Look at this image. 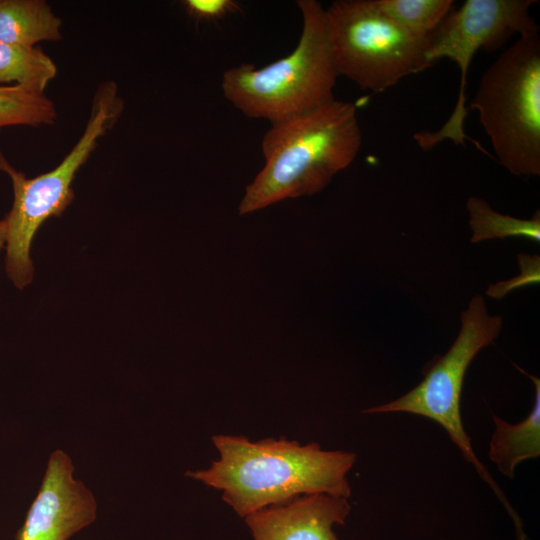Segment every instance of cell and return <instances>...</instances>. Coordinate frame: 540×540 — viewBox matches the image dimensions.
Returning a JSON list of instances; mask_svg holds the SVG:
<instances>
[{"label": "cell", "mask_w": 540, "mask_h": 540, "mask_svg": "<svg viewBox=\"0 0 540 540\" xmlns=\"http://www.w3.org/2000/svg\"><path fill=\"white\" fill-rule=\"evenodd\" d=\"M212 441L219 459L206 470L186 475L222 491V499L240 517L307 494L351 495L347 473L356 461L354 453L286 438L252 442L243 436L215 435Z\"/></svg>", "instance_id": "1"}, {"label": "cell", "mask_w": 540, "mask_h": 540, "mask_svg": "<svg viewBox=\"0 0 540 540\" xmlns=\"http://www.w3.org/2000/svg\"><path fill=\"white\" fill-rule=\"evenodd\" d=\"M361 143L356 107L336 99L271 125L262 139L265 165L246 187L239 213L320 192L353 162Z\"/></svg>", "instance_id": "2"}, {"label": "cell", "mask_w": 540, "mask_h": 540, "mask_svg": "<svg viewBox=\"0 0 540 540\" xmlns=\"http://www.w3.org/2000/svg\"><path fill=\"white\" fill-rule=\"evenodd\" d=\"M302 32L286 57L256 68L242 64L222 76L225 98L249 118L277 124L334 100L339 76L328 40L325 9L316 0H299Z\"/></svg>", "instance_id": "3"}, {"label": "cell", "mask_w": 540, "mask_h": 540, "mask_svg": "<svg viewBox=\"0 0 540 540\" xmlns=\"http://www.w3.org/2000/svg\"><path fill=\"white\" fill-rule=\"evenodd\" d=\"M470 109L510 173L540 175V36H520L486 69Z\"/></svg>", "instance_id": "4"}, {"label": "cell", "mask_w": 540, "mask_h": 540, "mask_svg": "<svg viewBox=\"0 0 540 540\" xmlns=\"http://www.w3.org/2000/svg\"><path fill=\"white\" fill-rule=\"evenodd\" d=\"M123 108L113 82L96 91L86 127L64 159L51 171L27 178L16 170L0 150V171L13 186L12 208L6 222L5 269L13 284L23 289L33 279L30 258L32 240L39 227L50 217H59L74 198L72 181L97 146L98 139L116 122Z\"/></svg>", "instance_id": "5"}, {"label": "cell", "mask_w": 540, "mask_h": 540, "mask_svg": "<svg viewBox=\"0 0 540 540\" xmlns=\"http://www.w3.org/2000/svg\"><path fill=\"white\" fill-rule=\"evenodd\" d=\"M338 75L362 90L381 93L433 66L429 36L414 35L387 17L375 0H338L325 9Z\"/></svg>", "instance_id": "6"}, {"label": "cell", "mask_w": 540, "mask_h": 540, "mask_svg": "<svg viewBox=\"0 0 540 540\" xmlns=\"http://www.w3.org/2000/svg\"><path fill=\"white\" fill-rule=\"evenodd\" d=\"M503 319L488 313L482 295H475L468 308L461 313V328L452 346L436 360L424 379L403 396L366 410L367 414L406 412L427 417L442 426L465 459L474 465L480 477L490 486L514 525L521 522L505 494L477 458L470 437L465 432L460 413V399L464 378L477 353L498 337Z\"/></svg>", "instance_id": "7"}, {"label": "cell", "mask_w": 540, "mask_h": 540, "mask_svg": "<svg viewBox=\"0 0 540 540\" xmlns=\"http://www.w3.org/2000/svg\"><path fill=\"white\" fill-rule=\"evenodd\" d=\"M536 0H466L452 10L429 36L428 59L432 65L442 58L453 60L460 68L459 95L453 112L443 126L434 132L414 135L423 150H429L446 139L465 146L471 140L464 132L468 108L466 103L467 72L479 49L493 52L513 34H537L539 26L530 15Z\"/></svg>", "instance_id": "8"}, {"label": "cell", "mask_w": 540, "mask_h": 540, "mask_svg": "<svg viewBox=\"0 0 540 540\" xmlns=\"http://www.w3.org/2000/svg\"><path fill=\"white\" fill-rule=\"evenodd\" d=\"M73 471L66 453L56 450L51 454L17 540H68L94 522L95 499L80 481L73 479Z\"/></svg>", "instance_id": "9"}, {"label": "cell", "mask_w": 540, "mask_h": 540, "mask_svg": "<svg viewBox=\"0 0 540 540\" xmlns=\"http://www.w3.org/2000/svg\"><path fill=\"white\" fill-rule=\"evenodd\" d=\"M351 511L347 498L326 493L296 497L245 517L254 540H340L333 526Z\"/></svg>", "instance_id": "10"}, {"label": "cell", "mask_w": 540, "mask_h": 540, "mask_svg": "<svg viewBox=\"0 0 540 540\" xmlns=\"http://www.w3.org/2000/svg\"><path fill=\"white\" fill-rule=\"evenodd\" d=\"M515 367L530 378L535 387L534 404L529 415L519 423L510 424L494 415V432L489 444V459L503 475L514 478L515 467L540 455V380Z\"/></svg>", "instance_id": "11"}, {"label": "cell", "mask_w": 540, "mask_h": 540, "mask_svg": "<svg viewBox=\"0 0 540 540\" xmlns=\"http://www.w3.org/2000/svg\"><path fill=\"white\" fill-rule=\"evenodd\" d=\"M62 21L42 0H0V42L33 47L61 39Z\"/></svg>", "instance_id": "12"}, {"label": "cell", "mask_w": 540, "mask_h": 540, "mask_svg": "<svg viewBox=\"0 0 540 540\" xmlns=\"http://www.w3.org/2000/svg\"><path fill=\"white\" fill-rule=\"evenodd\" d=\"M56 73L54 61L40 47L0 42V83L14 82L44 93Z\"/></svg>", "instance_id": "13"}, {"label": "cell", "mask_w": 540, "mask_h": 540, "mask_svg": "<svg viewBox=\"0 0 540 540\" xmlns=\"http://www.w3.org/2000/svg\"><path fill=\"white\" fill-rule=\"evenodd\" d=\"M466 207L470 215L472 243L507 237H521L540 242L539 210L531 219H519L496 212L485 200L474 196L468 198Z\"/></svg>", "instance_id": "14"}, {"label": "cell", "mask_w": 540, "mask_h": 540, "mask_svg": "<svg viewBox=\"0 0 540 540\" xmlns=\"http://www.w3.org/2000/svg\"><path fill=\"white\" fill-rule=\"evenodd\" d=\"M57 118L53 102L21 85H0V131L9 126L51 125Z\"/></svg>", "instance_id": "15"}, {"label": "cell", "mask_w": 540, "mask_h": 540, "mask_svg": "<svg viewBox=\"0 0 540 540\" xmlns=\"http://www.w3.org/2000/svg\"><path fill=\"white\" fill-rule=\"evenodd\" d=\"M377 7L406 31L429 36L453 10V0H375Z\"/></svg>", "instance_id": "16"}, {"label": "cell", "mask_w": 540, "mask_h": 540, "mask_svg": "<svg viewBox=\"0 0 540 540\" xmlns=\"http://www.w3.org/2000/svg\"><path fill=\"white\" fill-rule=\"evenodd\" d=\"M517 258L521 273L512 279L489 285L486 292L488 296L501 299L517 288L539 283L540 257L538 255L518 254Z\"/></svg>", "instance_id": "17"}, {"label": "cell", "mask_w": 540, "mask_h": 540, "mask_svg": "<svg viewBox=\"0 0 540 540\" xmlns=\"http://www.w3.org/2000/svg\"><path fill=\"white\" fill-rule=\"evenodd\" d=\"M188 13L197 21L215 22L239 10L233 0H186Z\"/></svg>", "instance_id": "18"}, {"label": "cell", "mask_w": 540, "mask_h": 540, "mask_svg": "<svg viewBox=\"0 0 540 540\" xmlns=\"http://www.w3.org/2000/svg\"><path fill=\"white\" fill-rule=\"evenodd\" d=\"M6 243V222L4 219L0 220V250L5 248Z\"/></svg>", "instance_id": "19"}]
</instances>
